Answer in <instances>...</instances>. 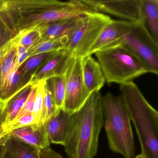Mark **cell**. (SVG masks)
<instances>
[{"label":"cell","mask_w":158,"mask_h":158,"mask_svg":"<svg viewBox=\"0 0 158 158\" xmlns=\"http://www.w3.org/2000/svg\"><path fill=\"white\" fill-rule=\"evenodd\" d=\"M80 0H9L0 15L13 36L40 25L84 16L93 12Z\"/></svg>","instance_id":"obj_1"},{"label":"cell","mask_w":158,"mask_h":158,"mask_svg":"<svg viewBox=\"0 0 158 158\" xmlns=\"http://www.w3.org/2000/svg\"><path fill=\"white\" fill-rule=\"evenodd\" d=\"M102 97L100 91L93 92L75 112L73 127L64 145L70 158H93L97 155L104 122Z\"/></svg>","instance_id":"obj_2"},{"label":"cell","mask_w":158,"mask_h":158,"mask_svg":"<svg viewBox=\"0 0 158 158\" xmlns=\"http://www.w3.org/2000/svg\"><path fill=\"white\" fill-rule=\"evenodd\" d=\"M121 96L137 133L141 154L158 158V113L133 81L120 84Z\"/></svg>","instance_id":"obj_3"},{"label":"cell","mask_w":158,"mask_h":158,"mask_svg":"<svg viewBox=\"0 0 158 158\" xmlns=\"http://www.w3.org/2000/svg\"><path fill=\"white\" fill-rule=\"evenodd\" d=\"M102 106L110 148L125 158H134L135 148L131 120L123 97L107 93L102 97Z\"/></svg>","instance_id":"obj_4"},{"label":"cell","mask_w":158,"mask_h":158,"mask_svg":"<svg viewBox=\"0 0 158 158\" xmlns=\"http://www.w3.org/2000/svg\"><path fill=\"white\" fill-rule=\"evenodd\" d=\"M94 54L108 84L131 82L148 73L139 60L122 44L98 51Z\"/></svg>","instance_id":"obj_5"},{"label":"cell","mask_w":158,"mask_h":158,"mask_svg":"<svg viewBox=\"0 0 158 158\" xmlns=\"http://www.w3.org/2000/svg\"><path fill=\"white\" fill-rule=\"evenodd\" d=\"M111 20L109 15L95 12L82 16L64 36L63 49L75 58L87 56L102 29Z\"/></svg>","instance_id":"obj_6"},{"label":"cell","mask_w":158,"mask_h":158,"mask_svg":"<svg viewBox=\"0 0 158 158\" xmlns=\"http://www.w3.org/2000/svg\"><path fill=\"white\" fill-rule=\"evenodd\" d=\"M121 44L139 60L148 73L158 75V44L152 38L145 23H132L130 32L124 38Z\"/></svg>","instance_id":"obj_7"},{"label":"cell","mask_w":158,"mask_h":158,"mask_svg":"<svg viewBox=\"0 0 158 158\" xmlns=\"http://www.w3.org/2000/svg\"><path fill=\"white\" fill-rule=\"evenodd\" d=\"M95 12L108 14L132 23H144L142 0H80Z\"/></svg>","instance_id":"obj_8"},{"label":"cell","mask_w":158,"mask_h":158,"mask_svg":"<svg viewBox=\"0 0 158 158\" xmlns=\"http://www.w3.org/2000/svg\"><path fill=\"white\" fill-rule=\"evenodd\" d=\"M82 58L73 57L64 73L65 95L63 110L68 112H75L85 102L89 95L83 81Z\"/></svg>","instance_id":"obj_9"},{"label":"cell","mask_w":158,"mask_h":158,"mask_svg":"<svg viewBox=\"0 0 158 158\" xmlns=\"http://www.w3.org/2000/svg\"><path fill=\"white\" fill-rule=\"evenodd\" d=\"M132 26V23L129 22L112 19L102 29L88 55L122 44L124 38L130 32Z\"/></svg>","instance_id":"obj_10"},{"label":"cell","mask_w":158,"mask_h":158,"mask_svg":"<svg viewBox=\"0 0 158 158\" xmlns=\"http://www.w3.org/2000/svg\"><path fill=\"white\" fill-rule=\"evenodd\" d=\"M75 121V112L61 109L44 124L50 142L64 146L70 135Z\"/></svg>","instance_id":"obj_11"},{"label":"cell","mask_w":158,"mask_h":158,"mask_svg":"<svg viewBox=\"0 0 158 158\" xmlns=\"http://www.w3.org/2000/svg\"><path fill=\"white\" fill-rule=\"evenodd\" d=\"M73 58L63 49L52 52L32 75L29 82L33 85L55 76L64 74Z\"/></svg>","instance_id":"obj_12"},{"label":"cell","mask_w":158,"mask_h":158,"mask_svg":"<svg viewBox=\"0 0 158 158\" xmlns=\"http://www.w3.org/2000/svg\"><path fill=\"white\" fill-rule=\"evenodd\" d=\"M10 136L39 149L50 147V142L44 125L35 124L15 129Z\"/></svg>","instance_id":"obj_13"},{"label":"cell","mask_w":158,"mask_h":158,"mask_svg":"<svg viewBox=\"0 0 158 158\" xmlns=\"http://www.w3.org/2000/svg\"><path fill=\"white\" fill-rule=\"evenodd\" d=\"M19 41L17 35L0 48V98L7 84L8 77L17 57Z\"/></svg>","instance_id":"obj_14"},{"label":"cell","mask_w":158,"mask_h":158,"mask_svg":"<svg viewBox=\"0 0 158 158\" xmlns=\"http://www.w3.org/2000/svg\"><path fill=\"white\" fill-rule=\"evenodd\" d=\"M82 76L88 93L100 91L106 82L101 67L91 55L82 58Z\"/></svg>","instance_id":"obj_15"},{"label":"cell","mask_w":158,"mask_h":158,"mask_svg":"<svg viewBox=\"0 0 158 158\" xmlns=\"http://www.w3.org/2000/svg\"><path fill=\"white\" fill-rule=\"evenodd\" d=\"M80 17L43 24L37 27L40 33V41L53 40L66 36L75 26Z\"/></svg>","instance_id":"obj_16"},{"label":"cell","mask_w":158,"mask_h":158,"mask_svg":"<svg viewBox=\"0 0 158 158\" xmlns=\"http://www.w3.org/2000/svg\"><path fill=\"white\" fill-rule=\"evenodd\" d=\"M32 86V84L29 82L9 99L2 102L4 126L14 121L25 103Z\"/></svg>","instance_id":"obj_17"},{"label":"cell","mask_w":158,"mask_h":158,"mask_svg":"<svg viewBox=\"0 0 158 158\" xmlns=\"http://www.w3.org/2000/svg\"><path fill=\"white\" fill-rule=\"evenodd\" d=\"M40 150L10 136L4 144L2 158H40Z\"/></svg>","instance_id":"obj_18"},{"label":"cell","mask_w":158,"mask_h":158,"mask_svg":"<svg viewBox=\"0 0 158 158\" xmlns=\"http://www.w3.org/2000/svg\"><path fill=\"white\" fill-rule=\"evenodd\" d=\"M142 7L145 26L158 44V1L142 0Z\"/></svg>","instance_id":"obj_19"},{"label":"cell","mask_w":158,"mask_h":158,"mask_svg":"<svg viewBox=\"0 0 158 158\" xmlns=\"http://www.w3.org/2000/svg\"><path fill=\"white\" fill-rule=\"evenodd\" d=\"M14 65L8 77L5 89L0 98V102H2L6 101L12 97L28 84L31 79V77L24 75L20 68L16 70Z\"/></svg>","instance_id":"obj_20"},{"label":"cell","mask_w":158,"mask_h":158,"mask_svg":"<svg viewBox=\"0 0 158 158\" xmlns=\"http://www.w3.org/2000/svg\"><path fill=\"white\" fill-rule=\"evenodd\" d=\"M46 81L57 107L59 109H62L65 95L64 74L52 77Z\"/></svg>","instance_id":"obj_21"},{"label":"cell","mask_w":158,"mask_h":158,"mask_svg":"<svg viewBox=\"0 0 158 158\" xmlns=\"http://www.w3.org/2000/svg\"><path fill=\"white\" fill-rule=\"evenodd\" d=\"M64 44V36L53 40H38L32 48L28 50V58L37 54L50 53L63 49Z\"/></svg>","instance_id":"obj_22"},{"label":"cell","mask_w":158,"mask_h":158,"mask_svg":"<svg viewBox=\"0 0 158 158\" xmlns=\"http://www.w3.org/2000/svg\"><path fill=\"white\" fill-rule=\"evenodd\" d=\"M52 52L41 53L29 57L20 66V70L24 75L32 77V75Z\"/></svg>","instance_id":"obj_23"},{"label":"cell","mask_w":158,"mask_h":158,"mask_svg":"<svg viewBox=\"0 0 158 158\" xmlns=\"http://www.w3.org/2000/svg\"><path fill=\"white\" fill-rule=\"evenodd\" d=\"M61 109H59L54 101L49 89L46 83L45 94L43 101V109L41 115V123L42 124L57 113Z\"/></svg>","instance_id":"obj_24"},{"label":"cell","mask_w":158,"mask_h":158,"mask_svg":"<svg viewBox=\"0 0 158 158\" xmlns=\"http://www.w3.org/2000/svg\"><path fill=\"white\" fill-rule=\"evenodd\" d=\"M46 83V80H42L37 83L36 93L32 111V114L37 124H42L41 123V115L45 97Z\"/></svg>","instance_id":"obj_25"},{"label":"cell","mask_w":158,"mask_h":158,"mask_svg":"<svg viewBox=\"0 0 158 158\" xmlns=\"http://www.w3.org/2000/svg\"><path fill=\"white\" fill-rule=\"evenodd\" d=\"M17 35L19 46L23 47L26 50L32 48L40 38V33L37 27L19 33Z\"/></svg>","instance_id":"obj_26"},{"label":"cell","mask_w":158,"mask_h":158,"mask_svg":"<svg viewBox=\"0 0 158 158\" xmlns=\"http://www.w3.org/2000/svg\"><path fill=\"white\" fill-rule=\"evenodd\" d=\"M37 124L32 114H26L15 120L10 123L4 126L8 132L10 133L15 129H19L27 126Z\"/></svg>","instance_id":"obj_27"},{"label":"cell","mask_w":158,"mask_h":158,"mask_svg":"<svg viewBox=\"0 0 158 158\" xmlns=\"http://www.w3.org/2000/svg\"><path fill=\"white\" fill-rule=\"evenodd\" d=\"M37 87V83L32 85V89H31V91L28 95V98H27L25 103L24 104L23 108L18 114L17 116H16L15 119L14 121L17 120L20 117L26 115V114H32L34 102H35L36 93Z\"/></svg>","instance_id":"obj_28"},{"label":"cell","mask_w":158,"mask_h":158,"mask_svg":"<svg viewBox=\"0 0 158 158\" xmlns=\"http://www.w3.org/2000/svg\"><path fill=\"white\" fill-rule=\"evenodd\" d=\"M13 37L11 32L0 15V48Z\"/></svg>","instance_id":"obj_29"},{"label":"cell","mask_w":158,"mask_h":158,"mask_svg":"<svg viewBox=\"0 0 158 158\" xmlns=\"http://www.w3.org/2000/svg\"><path fill=\"white\" fill-rule=\"evenodd\" d=\"M39 156L40 158H63L60 154L53 150L50 147L40 149Z\"/></svg>","instance_id":"obj_30"},{"label":"cell","mask_w":158,"mask_h":158,"mask_svg":"<svg viewBox=\"0 0 158 158\" xmlns=\"http://www.w3.org/2000/svg\"><path fill=\"white\" fill-rule=\"evenodd\" d=\"M10 137V133L7 131L4 126L0 127V145L4 144Z\"/></svg>","instance_id":"obj_31"},{"label":"cell","mask_w":158,"mask_h":158,"mask_svg":"<svg viewBox=\"0 0 158 158\" xmlns=\"http://www.w3.org/2000/svg\"><path fill=\"white\" fill-rule=\"evenodd\" d=\"M9 0H0V13L6 10Z\"/></svg>","instance_id":"obj_32"},{"label":"cell","mask_w":158,"mask_h":158,"mask_svg":"<svg viewBox=\"0 0 158 158\" xmlns=\"http://www.w3.org/2000/svg\"><path fill=\"white\" fill-rule=\"evenodd\" d=\"M4 125V120L2 113V103L0 102V127Z\"/></svg>","instance_id":"obj_33"},{"label":"cell","mask_w":158,"mask_h":158,"mask_svg":"<svg viewBox=\"0 0 158 158\" xmlns=\"http://www.w3.org/2000/svg\"><path fill=\"white\" fill-rule=\"evenodd\" d=\"M4 144L0 145V158H2V156H3L4 151Z\"/></svg>","instance_id":"obj_34"},{"label":"cell","mask_w":158,"mask_h":158,"mask_svg":"<svg viewBox=\"0 0 158 158\" xmlns=\"http://www.w3.org/2000/svg\"><path fill=\"white\" fill-rule=\"evenodd\" d=\"M135 158H146L145 157H144L143 155H142V154H139V155H138Z\"/></svg>","instance_id":"obj_35"}]
</instances>
